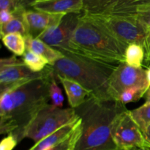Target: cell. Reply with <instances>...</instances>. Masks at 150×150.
I'll list each match as a JSON object with an SVG mask.
<instances>
[{
    "instance_id": "cell-1",
    "label": "cell",
    "mask_w": 150,
    "mask_h": 150,
    "mask_svg": "<svg viewBox=\"0 0 150 150\" xmlns=\"http://www.w3.org/2000/svg\"><path fill=\"white\" fill-rule=\"evenodd\" d=\"M54 72L51 65L39 79L18 83L0 92V133L13 134L18 142L25 127L50 100L49 86Z\"/></svg>"
},
{
    "instance_id": "cell-2",
    "label": "cell",
    "mask_w": 150,
    "mask_h": 150,
    "mask_svg": "<svg viewBox=\"0 0 150 150\" xmlns=\"http://www.w3.org/2000/svg\"><path fill=\"white\" fill-rule=\"evenodd\" d=\"M125 106L115 100L88 98L75 108L81 120V135L74 150H118L111 133V123Z\"/></svg>"
},
{
    "instance_id": "cell-3",
    "label": "cell",
    "mask_w": 150,
    "mask_h": 150,
    "mask_svg": "<svg viewBox=\"0 0 150 150\" xmlns=\"http://www.w3.org/2000/svg\"><path fill=\"white\" fill-rule=\"evenodd\" d=\"M64 57L51 65L56 76L78 82L98 100H112L108 93L109 79L119 64L102 62L79 54L61 51Z\"/></svg>"
},
{
    "instance_id": "cell-4",
    "label": "cell",
    "mask_w": 150,
    "mask_h": 150,
    "mask_svg": "<svg viewBox=\"0 0 150 150\" xmlns=\"http://www.w3.org/2000/svg\"><path fill=\"white\" fill-rule=\"evenodd\" d=\"M70 47L73 54L102 62L120 64L125 61L127 46L83 13L72 35Z\"/></svg>"
},
{
    "instance_id": "cell-5",
    "label": "cell",
    "mask_w": 150,
    "mask_h": 150,
    "mask_svg": "<svg viewBox=\"0 0 150 150\" xmlns=\"http://www.w3.org/2000/svg\"><path fill=\"white\" fill-rule=\"evenodd\" d=\"M79 119L75 108H58L48 103L37 113L25 127L23 138H29L38 143L63 126Z\"/></svg>"
},
{
    "instance_id": "cell-6",
    "label": "cell",
    "mask_w": 150,
    "mask_h": 150,
    "mask_svg": "<svg viewBox=\"0 0 150 150\" xmlns=\"http://www.w3.org/2000/svg\"><path fill=\"white\" fill-rule=\"evenodd\" d=\"M88 16L113 38L126 46L130 44L144 46L146 30L136 16L117 14Z\"/></svg>"
},
{
    "instance_id": "cell-7",
    "label": "cell",
    "mask_w": 150,
    "mask_h": 150,
    "mask_svg": "<svg viewBox=\"0 0 150 150\" xmlns=\"http://www.w3.org/2000/svg\"><path fill=\"white\" fill-rule=\"evenodd\" d=\"M111 133L119 149L132 150L136 148L150 147L130 111L126 108L120 111L114 119Z\"/></svg>"
},
{
    "instance_id": "cell-8",
    "label": "cell",
    "mask_w": 150,
    "mask_h": 150,
    "mask_svg": "<svg viewBox=\"0 0 150 150\" xmlns=\"http://www.w3.org/2000/svg\"><path fill=\"white\" fill-rule=\"evenodd\" d=\"M133 87L149 89L146 70L142 67H133L126 62L120 63L109 79L108 93L111 100L118 102L122 92Z\"/></svg>"
},
{
    "instance_id": "cell-9",
    "label": "cell",
    "mask_w": 150,
    "mask_h": 150,
    "mask_svg": "<svg viewBox=\"0 0 150 150\" xmlns=\"http://www.w3.org/2000/svg\"><path fill=\"white\" fill-rule=\"evenodd\" d=\"M46 73V67L40 73L31 71L16 55L0 60V92L18 83L39 79Z\"/></svg>"
},
{
    "instance_id": "cell-10",
    "label": "cell",
    "mask_w": 150,
    "mask_h": 150,
    "mask_svg": "<svg viewBox=\"0 0 150 150\" xmlns=\"http://www.w3.org/2000/svg\"><path fill=\"white\" fill-rule=\"evenodd\" d=\"M81 13H69L63 17L57 26L49 28L38 38L59 51L71 53L70 41Z\"/></svg>"
},
{
    "instance_id": "cell-11",
    "label": "cell",
    "mask_w": 150,
    "mask_h": 150,
    "mask_svg": "<svg viewBox=\"0 0 150 150\" xmlns=\"http://www.w3.org/2000/svg\"><path fill=\"white\" fill-rule=\"evenodd\" d=\"M65 15L51 14L35 10H26L23 13L27 35L38 38L45 31L57 26Z\"/></svg>"
},
{
    "instance_id": "cell-12",
    "label": "cell",
    "mask_w": 150,
    "mask_h": 150,
    "mask_svg": "<svg viewBox=\"0 0 150 150\" xmlns=\"http://www.w3.org/2000/svg\"><path fill=\"white\" fill-rule=\"evenodd\" d=\"M32 8L51 14L67 15L83 13V5L82 0H40L32 4Z\"/></svg>"
},
{
    "instance_id": "cell-13",
    "label": "cell",
    "mask_w": 150,
    "mask_h": 150,
    "mask_svg": "<svg viewBox=\"0 0 150 150\" xmlns=\"http://www.w3.org/2000/svg\"><path fill=\"white\" fill-rule=\"evenodd\" d=\"M56 78L62 84L71 108L81 106L88 98L92 97L91 92L78 82L62 76H56Z\"/></svg>"
},
{
    "instance_id": "cell-14",
    "label": "cell",
    "mask_w": 150,
    "mask_h": 150,
    "mask_svg": "<svg viewBox=\"0 0 150 150\" xmlns=\"http://www.w3.org/2000/svg\"><path fill=\"white\" fill-rule=\"evenodd\" d=\"M25 42L26 51L42 56L48 60L49 65H53L56 62L64 57L61 51L52 48L39 38L26 35L25 36Z\"/></svg>"
},
{
    "instance_id": "cell-15",
    "label": "cell",
    "mask_w": 150,
    "mask_h": 150,
    "mask_svg": "<svg viewBox=\"0 0 150 150\" xmlns=\"http://www.w3.org/2000/svg\"><path fill=\"white\" fill-rule=\"evenodd\" d=\"M81 122V120L79 118V120L73 122L69 123V124L63 126L57 131L54 132L53 133L48 135V136L40 141L39 142L35 143V145L29 150H45L56 146L58 144L65 140L74 131V130L80 124Z\"/></svg>"
},
{
    "instance_id": "cell-16",
    "label": "cell",
    "mask_w": 150,
    "mask_h": 150,
    "mask_svg": "<svg viewBox=\"0 0 150 150\" xmlns=\"http://www.w3.org/2000/svg\"><path fill=\"white\" fill-rule=\"evenodd\" d=\"M83 13L92 16L111 14L118 0H82Z\"/></svg>"
},
{
    "instance_id": "cell-17",
    "label": "cell",
    "mask_w": 150,
    "mask_h": 150,
    "mask_svg": "<svg viewBox=\"0 0 150 150\" xmlns=\"http://www.w3.org/2000/svg\"><path fill=\"white\" fill-rule=\"evenodd\" d=\"M25 10H26L23 9H19L14 11L13 13L14 15L13 18L9 23L0 26L1 37L12 33L21 34L24 37L28 35L27 29L23 18V13Z\"/></svg>"
},
{
    "instance_id": "cell-18",
    "label": "cell",
    "mask_w": 150,
    "mask_h": 150,
    "mask_svg": "<svg viewBox=\"0 0 150 150\" xmlns=\"http://www.w3.org/2000/svg\"><path fill=\"white\" fill-rule=\"evenodd\" d=\"M4 46L16 56H23L26 51L25 37L19 33H12L1 37Z\"/></svg>"
},
{
    "instance_id": "cell-19",
    "label": "cell",
    "mask_w": 150,
    "mask_h": 150,
    "mask_svg": "<svg viewBox=\"0 0 150 150\" xmlns=\"http://www.w3.org/2000/svg\"><path fill=\"white\" fill-rule=\"evenodd\" d=\"M150 4V0H118L111 14L134 16L139 7Z\"/></svg>"
},
{
    "instance_id": "cell-20",
    "label": "cell",
    "mask_w": 150,
    "mask_h": 150,
    "mask_svg": "<svg viewBox=\"0 0 150 150\" xmlns=\"http://www.w3.org/2000/svg\"><path fill=\"white\" fill-rule=\"evenodd\" d=\"M145 59V51L142 45L139 44H130L126 48L125 61L133 67H142Z\"/></svg>"
},
{
    "instance_id": "cell-21",
    "label": "cell",
    "mask_w": 150,
    "mask_h": 150,
    "mask_svg": "<svg viewBox=\"0 0 150 150\" xmlns=\"http://www.w3.org/2000/svg\"><path fill=\"white\" fill-rule=\"evenodd\" d=\"M26 67L34 73H40L48 65V60L42 56L26 51L22 58Z\"/></svg>"
},
{
    "instance_id": "cell-22",
    "label": "cell",
    "mask_w": 150,
    "mask_h": 150,
    "mask_svg": "<svg viewBox=\"0 0 150 150\" xmlns=\"http://www.w3.org/2000/svg\"><path fill=\"white\" fill-rule=\"evenodd\" d=\"M130 113L144 134L150 126V105L144 104Z\"/></svg>"
},
{
    "instance_id": "cell-23",
    "label": "cell",
    "mask_w": 150,
    "mask_h": 150,
    "mask_svg": "<svg viewBox=\"0 0 150 150\" xmlns=\"http://www.w3.org/2000/svg\"><path fill=\"white\" fill-rule=\"evenodd\" d=\"M81 135V122L65 140L56 146L45 150H74L78 141L80 139Z\"/></svg>"
},
{
    "instance_id": "cell-24",
    "label": "cell",
    "mask_w": 150,
    "mask_h": 150,
    "mask_svg": "<svg viewBox=\"0 0 150 150\" xmlns=\"http://www.w3.org/2000/svg\"><path fill=\"white\" fill-rule=\"evenodd\" d=\"M146 91L147 89L143 87L130 88L122 92V94L120 96L118 102L121 103L123 105H126L129 103L136 102L144 96Z\"/></svg>"
},
{
    "instance_id": "cell-25",
    "label": "cell",
    "mask_w": 150,
    "mask_h": 150,
    "mask_svg": "<svg viewBox=\"0 0 150 150\" xmlns=\"http://www.w3.org/2000/svg\"><path fill=\"white\" fill-rule=\"evenodd\" d=\"M57 78H56L55 73L51 78V83L49 86V95L50 100L52 102V105L58 108H62L63 103H64V96H63L62 92L59 88V85L57 84Z\"/></svg>"
},
{
    "instance_id": "cell-26",
    "label": "cell",
    "mask_w": 150,
    "mask_h": 150,
    "mask_svg": "<svg viewBox=\"0 0 150 150\" xmlns=\"http://www.w3.org/2000/svg\"><path fill=\"white\" fill-rule=\"evenodd\" d=\"M134 16H136L143 25L147 33L148 31L150 30V4L139 7L135 13Z\"/></svg>"
},
{
    "instance_id": "cell-27",
    "label": "cell",
    "mask_w": 150,
    "mask_h": 150,
    "mask_svg": "<svg viewBox=\"0 0 150 150\" xmlns=\"http://www.w3.org/2000/svg\"><path fill=\"white\" fill-rule=\"evenodd\" d=\"M18 143L13 134H8L1 140L0 150H13Z\"/></svg>"
},
{
    "instance_id": "cell-28",
    "label": "cell",
    "mask_w": 150,
    "mask_h": 150,
    "mask_svg": "<svg viewBox=\"0 0 150 150\" xmlns=\"http://www.w3.org/2000/svg\"><path fill=\"white\" fill-rule=\"evenodd\" d=\"M1 10H8L13 13L17 10L15 0H0Z\"/></svg>"
},
{
    "instance_id": "cell-29",
    "label": "cell",
    "mask_w": 150,
    "mask_h": 150,
    "mask_svg": "<svg viewBox=\"0 0 150 150\" xmlns=\"http://www.w3.org/2000/svg\"><path fill=\"white\" fill-rule=\"evenodd\" d=\"M38 1H40V0H15L17 10H19V9L28 10L29 7H32V5L34 3Z\"/></svg>"
},
{
    "instance_id": "cell-30",
    "label": "cell",
    "mask_w": 150,
    "mask_h": 150,
    "mask_svg": "<svg viewBox=\"0 0 150 150\" xmlns=\"http://www.w3.org/2000/svg\"><path fill=\"white\" fill-rule=\"evenodd\" d=\"M14 17L12 12L8 10H1L0 11V26L9 23Z\"/></svg>"
},
{
    "instance_id": "cell-31",
    "label": "cell",
    "mask_w": 150,
    "mask_h": 150,
    "mask_svg": "<svg viewBox=\"0 0 150 150\" xmlns=\"http://www.w3.org/2000/svg\"><path fill=\"white\" fill-rule=\"evenodd\" d=\"M144 48L145 52L150 50V30L148 31L147 33H146V40H145Z\"/></svg>"
},
{
    "instance_id": "cell-32",
    "label": "cell",
    "mask_w": 150,
    "mask_h": 150,
    "mask_svg": "<svg viewBox=\"0 0 150 150\" xmlns=\"http://www.w3.org/2000/svg\"><path fill=\"white\" fill-rule=\"evenodd\" d=\"M144 97L145 98V105H150V86Z\"/></svg>"
},
{
    "instance_id": "cell-33",
    "label": "cell",
    "mask_w": 150,
    "mask_h": 150,
    "mask_svg": "<svg viewBox=\"0 0 150 150\" xmlns=\"http://www.w3.org/2000/svg\"><path fill=\"white\" fill-rule=\"evenodd\" d=\"M144 136L145 139H146V142L149 144V145L150 146V126L147 128V130H146L144 133Z\"/></svg>"
},
{
    "instance_id": "cell-34",
    "label": "cell",
    "mask_w": 150,
    "mask_h": 150,
    "mask_svg": "<svg viewBox=\"0 0 150 150\" xmlns=\"http://www.w3.org/2000/svg\"><path fill=\"white\" fill-rule=\"evenodd\" d=\"M146 78H147L148 83H149V86H150V67H148L146 70Z\"/></svg>"
},
{
    "instance_id": "cell-35",
    "label": "cell",
    "mask_w": 150,
    "mask_h": 150,
    "mask_svg": "<svg viewBox=\"0 0 150 150\" xmlns=\"http://www.w3.org/2000/svg\"><path fill=\"white\" fill-rule=\"evenodd\" d=\"M132 150H150V147H142V148H136Z\"/></svg>"
},
{
    "instance_id": "cell-36",
    "label": "cell",
    "mask_w": 150,
    "mask_h": 150,
    "mask_svg": "<svg viewBox=\"0 0 150 150\" xmlns=\"http://www.w3.org/2000/svg\"><path fill=\"white\" fill-rule=\"evenodd\" d=\"M150 57V50L145 52V58H147V57Z\"/></svg>"
},
{
    "instance_id": "cell-37",
    "label": "cell",
    "mask_w": 150,
    "mask_h": 150,
    "mask_svg": "<svg viewBox=\"0 0 150 150\" xmlns=\"http://www.w3.org/2000/svg\"><path fill=\"white\" fill-rule=\"evenodd\" d=\"M145 62L147 63V64H149V63L150 62V57H147V58H145Z\"/></svg>"
},
{
    "instance_id": "cell-38",
    "label": "cell",
    "mask_w": 150,
    "mask_h": 150,
    "mask_svg": "<svg viewBox=\"0 0 150 150\" xmlns=\"http://www.w3.org/2000/svg\"><path fill=\"white\" fill-rule=\"evenodd\" d=\"M118 150H128V149H118Z\"/></svg>"
}]
</instances>
